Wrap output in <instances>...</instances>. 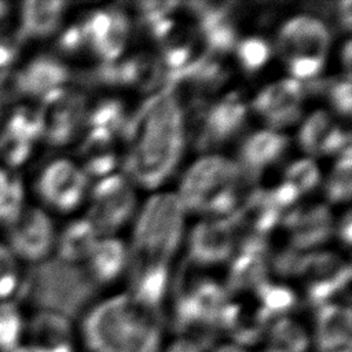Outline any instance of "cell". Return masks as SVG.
<instances>
[{
    "label": "cell",
    "mask_w": 352,
    "mask_h": 352,
    "mask_svg": "<svg viewBox=\"0 0 352 352\" xmlns=\"http://www.w3.org/2000/svg\"><path fill=\"white\" fill-rule=\"evenodd\" d=\"M126 114L124 104L117 99H103L87 114L85 125L89 129L104 131L110 135H116L122 131L126 124Z\"/></svg>",
    "instance_id": "obj_33"
},
{
    "label": "cell",
    "mask_w": 352,
    "mask_h": 352,
    "mask_svg": "<svg viewBox=\"0 0 352 352\" xmlns=\"http://www.w3.org/2000/svg\"><path fill=\"white\" fill-rule=\"evenodd\" d=\"M135 191L121 175H109L92 190L88 221L98 235H107L120 228L135 209Z\"/></svg>",
    "instance_id": "obj_8"
},
{
    "label": "cell",
    "mask_w": 352,
    "mask_h": 352,
    "mask_svg": "<svg viewBox=\"0 0 352 352\" xmlns=\"http://www.w3.org/2000/svg\"><path fill=\"white\" fill-rule=\"evenodd\" d=\"M298 142L312 155L341 154L351 147V135L338 126L324 110L314 111L301 125Z\"/></svg>",
    "instance_id": "obj_21"
},
{
    "label": "cell",
    "mask_w": 352,
    "mask_h": 352,
    "mask_svg": "<svg viewBox=\"0 0 352 352\" xmlns=\"http://www.w3.org/2000/svg\"><path fill=\"white\" fill-rule=\"evenodd\" d=\"M113 135L89 129L80 146V158L85 176L104 177L109 176L117 164Z\"/></svg>",
    "instance_id": "obj_26"
},
{
    "label": "cell",
    "mask_w": 352,
    "mask_h": 352,
    "mask_svg": "<svg viewBox=\"0 0 352 352\" xmlns=\"http://www.w3.org/2000/svg\"><path fill=\"white\" fill-rule=\"evenodd\" d=\"M268 195L271 201L275 204V206L283 212L285 209H289L294 202H297L298 197L301 195L293 186L283 182L271 191H268Z\"/></svg>",
    "instance_id": "obj_41"
},
{
    "label": "cell",
    "mask_w": 352,
    "mask_h": 352,
    "mask_svg": "<svg viewBox=\"0 0 352 352\" xmlns=\"http://www.w3.org/2000/svg\"><path fill=\"white\" fill-rule=\"evenodd\" d=\"M236 56L245 70L256 72L268 62L271 47L261 37H248L236 43Z\"/></svg>",
    "instance_id": "obj_35"
},
{
    "label": "cell",
    "mask_w": 352,
    "mask_h": 352,
    "mask_svg": "<svg viewBox=\"0 0 352 352\" xmlns=\"http://www.w3.org/2000/svg\"><path fill=\"white\" fill-rule=\"evenodd\" d=\"M26 318L18 301L0 302V352H21Z\"/></svg>",
    "instance_id": "obj_28"
},
{
    "label": "cell",
    "mask_w": 352,
    "mask_h": 352,
    "mask_svg": "<svg viewBox=\"0 0 352 352\" xmlns=\"http://www.w3.org/2000/svg\"><path fill=\"white\" fill-rule=\"evenodd\" d=\"M65 8L66 3L59 0H29L14 7L12 21L26 43L43 40L59 29Z\"/></svg>",
    "instance_id": "obj_18"
},
{
    "label": "cell",
    "mask_w": 352,
    "mask_h": 352,
    "mask_svg": "<svg viewBox=\"0 0 352 352\" xmlns=\"http://www.w3.org/2000/svg\"><path fill=\"white\" fill-rule=\"evenodd\" d=\"M25 267L0 239V302L18 301L26 280Z\"/></svg>",
    "instance_id": "obj_30"
},
{
    "label": "cell",
    "mask_w": 352,
    "mask_h": 352,
    "mask_svg": "<svg viewBox=\"0 0 352 352\" xmlns=\"http://www.w3.org/2000/svg\"><path fill=\"white\" fill-rule=\"evenodd\" d=\"M330 43L327 26L311 15H298L286 21L279 29L276 48L285 62L293 59H320Z\"/></svg>",
    "instance_id": "obj_11"
},
{
    "label": "cell",
    "mask_w": 352,
    "mask_h": 352,
    "mask_svg": "<svg viewBox=\"0 0 352 352\" xmlns=\"http://www.w3.org/2000/svg\"><path fill=\"white\" fill-rule=\"evenodd\" d=\"M19 76L26 100H41L65 87L70 77L67 66L54 55L38 54L19 65Z\"/></svg>",
    "instance_id": "obj_20"
},
{
    "label": "cell",
    "mask_w": 352,
    "mask_h": 352,
    "mask_svg": "<svg viewBox=\"0 0 352 352\" xmlns=\"http://www.w3.org/2000/svg\"><path fill=\"white\" fill-rule=\"evenodd\" d=\"M249 184L250 177L238 162L209 155L188 168L177 197L184 209L228 217L241 206Z\"/></svg>",
    "instance_id": "obj_3"
},
{
    "label": "cell",
    "mask_w": 352,
    "mask_h": 352,
    "mask_svg": "<svg viewBox=\"0 0 352 352\" xmlns=\"http://www.w3.org/2000/svg\"><path fill=\"white\" fill-rule=\"evenodd\" d=\"M254 289L260 302L258 309L264 320H268L274 316L276 318L278 315L289 311L296 302L294 293L283 285H274L264 280Z\"/></svg>",
    "instance_id": "obj_32"
},
{
    "label": "cell",
    "mask_w": 352,
    "mask_h": 352,
    "mask_svg": "<svg viewBox=\"0 0 352 352\" xmlns=\"http://www.w3.org/2000/svg\"><path fill=\"white\" fill-rule=\"evenodd\" d=\"M304 253L294 248L279 252L272 260L274 270L282 276H298L301 268V260Z\"/></svg>",
    "instance_id": "obj_39"
},
{
    "label": "cell",
    "mask_w": 352,
    "mask_h": 352,
    "mask_svg": "<svg viewBox=\"0 0 352 352\" xmlns=\"http://www.w3.org/2000/svg\"><path fill=\"white\" fill-rule=\"evenodd\" d=\"M298 276L307 279V297L318 307L349 285L351 268L330 252L304 253Z\"/></svg>",
    "instance_id": "obj_10"
},
{
    "label": "cell",
    "mask_w": 352,
    "mask_h": 352,
    "mask_svg": "<svg viewBox=\"0 0 352 352\" xmlns=\"http://www.w3.org/2000/svg\"><path fill=\"white\" fill-rule=\"evenodd\" d=\"M91 78L107 85H132L142 91L154 89L166 82L160 58L148 54H138L120 62H104L94 72Z\"/></svg>",
    "instance_id": "obj_14"
},
{
    "label": "cell",
    "mask_w": 352,
    "mask_h": 352,
    "mask_svg": "<svg viewBox=\"0 0 352 352\" xmlns=\"http://www.w3.org/2000/svg\"><path fill=\"white\" fill-rule=\"evenodd\" d=\"M210 352H249V351L238 342H228V344H221V345L216 346Z\"/></svg>",
    "instance_id": "obj_46"
},
{
    "label": "cell",
    "mask_w": 352,
    "mask_h": 352,
    "mask_svg": "<svg viewBox=\"0 0 352 352\" xmlns=\"http://www.w3.org/2000/svg\"><path fill=\"white\" fill-rule=\"evenodd\" d=\"M12 14H14V6L10 3L0 1V29L7 26L10 22H12Z\"/></svg>",
    "instance_id": "obj_45"
},
{
    "label": "cell",
    "mask_w": 352,
    "mask_h": 352,
    "mask_svg": "<svg viewBox=\"0 0 352 352\" xmlns=\"http://www.w3.org/2000/svg\"><path fill=\"white\" fill-rule=\"evenodd\" d=\"M309 345V333L294 319L278 318L270 331L268 352H304Z\"/></svg>",
    "instance_id": "obj_29"
},
{
    "label": "cell",
    "mask_w": 352,
    "mask_h": 352,
    "mask_svg": "<svg viewBox=\"0 0 352 352\" xmlns=\"http://www.w3.org/2000/svg\"><path fill=\"white\" fill-rule=\"evenodd\" d=\"M228 272V289L256 287L265 280L268 268V245L264 236L245 235L236 245Z\"/></svg>",
    "instance_id": "obj_17"
},
{
    "label": "cell",
    "mask_w": 352,
    "mask_h": 352,
    "mask_svg": "<svg viewBox=\"0 0 352 352\" xmlns=\"http://www.w3.org/2000/svg\"><path fill=\"white\" fill-rule=\"evenodd\" d=\"M87 261L91 278L96 283H106L116 279L128 264V252L122 241L107 236L96 242Z\"/></svg>",
    "instance_id": "obj_27"
},
{
    "label": "cell",
    "mask_w": 352,
    "mask_h": 352,
    "mask_svg": "<svg viewBox=\"0 0 352 352\" xmlns=\"http://www.w3.org/2000/svg\"><path fill=\"white\" fill-rule=\"evenodd\" d=\"M56 45L63 54H74L80 51L85 45V40H84V34L80 23L72 25L66 30H63L58 37Z\"/></svg>",
    "instance_id": "obj_40"
},
{
    "label": "cell",
    "mask_w": 352,
    "mask_h": 352,
    "mask_svg": "<svg viewBox=\"0 0 352 352\" xmlns=\"http://www.w3.org/2000/svg\"><path fill=\"white\" fill-rule=\"evenodd\" d=\"M85 45L104 62L117 60L122 54L128 33V16L116 8L91 11L80 23Z\"/></svg>",
    "instance_id": "obj_12"
},
{
    "label": "cell",
    "mask_w": 352,
    "mask_h": 352,
    "mask_svg": "<svg viewBox=\"0 0 352 352\" xmlns=\"http://www.w3.org/2000/svg\"><path fill=\"white\" fill-rule=\"evenodd\" d=\"M319 352H351V309L337 302L319 307L315 324Z\"/></svg>",
    "instance_id": "obj_22"
},
{
    "label": "cell",
    "mask_w": 352,
    "mask_h": 352,
    "mask_svg": "<svg viewBox=\"0 0 352 352\" xmlns=\"http://www.w3.org/2000/svg\"><path fill=\"white\" fill-rule=\"evenodd\" d=\"M26 204V188L19 173L0 165V228Z\"/></svg>",
    "instance_id": "obj_31"
},
{
    "label": "cell",
    "mask_w": 352,
    "mask_h": 352,
    "mask_svg": "<svg viewBox=\"0 0 352 352\" xmlns=\"http://www.w3.org/2000/svg\"><path fill=\"white\" fill-rule=\"evenodd\" d=\"M161 352H202V346L199 340L192 337L180 336L168 344H164Z\"/></svg>",
    "instance_id": "obj_42"
},
{
    "label": "cell",
    "mask_w": 352,
    "mask_h": 352,
    "mask_svg": "<svg viewBox=\"0 0 352 352\" xmlns=\"http://www.w3.org/2000/svg\"><path fill=\"white\" fill-rule=\"evenodd\" d=\"M342 55V60H344V67L348 70L349 73V67H351V41H345L344 44V50L341 52Z\"/></svg>",
    "instance_id": "obj_47"
},
{
    "label": "cell",
    "mask_w": 352,
    "mask_h": 352,
    "mask_svg": "<svg viewBox=\"0 0 352 352\" xmlns=\"http://www.w3.org/2000/svg\"><path fill=\"white\" fill-rule=\"evenodd\" d=\"M43 142L51 146L69 144L87 121V99L82 92L62 87L40 100Z\"/></svg>",
    "instance_id": "obj_7"
},
{
    "label": "cell",
    "mask_w": 352,
    "mask_h": 352,
    "mask_svg": "<svg viewBox=\"0 0 352 352\" xmlns=\"http://www.w3.org/2000/svg\"><path fill=\"white\" fill-rule=\"evenodd\" d=\"M351 234H352V217H351V213L346 212L338 226V235L346 246L351 245Z\"/></svg>",
    "instance_id": "obj_44"
},
{
    "label": "cell",
    "mask_w": 352,
    "mask_h": 352,
    "mask_svg": "<svg viewBox=\"0 0 352 352\" xmlns=\"http://www.w3.org/2000/svg\"><path fill=\"white\" fill-rule=\"evenodd\" d=\"M168 282V261L131 265V293L140 305L161 314Z\"/></svg>",
    "instance_id": "obj_24"
},
{
    "label": "cell",
    "mask_w": 352,
    "mask_h": 352,
    "mask_svg": "<svg viewBox=\"0 0 352 352\" xmlns=\"http://www.w3.org/2000/svg\"><path fill=\"white\" fill-rule=\"evenodd\" d=\"M280 221L290 234L292 248L301 252L323 243L333 231V217L324 205L293 208Z\"/></svg>",
    "instance_id": "obj_19"
},
{
    "label": "cell",
    "mask_w": 352,
    "mask_h": 352,
    "mask_svg": "<svg viewBox=\"0 0 352 352\" xmlns=\"http://www.w3.org/2000/svg\"><path fill=\"white\" fill-rule=\"evenodd\" d=\"M0 230V239L25 265H43L54 253L55 226L38 205L26 204Z\"/></svg>",
    "instance_id": "obj_5"
},
{
    "label": "cell",
    "mask_w": 352,
    "mask_h": 352,
    "mask_svg": "<svg viewBox=\"0 0 352 352\" xmlns=\"http://www.w3.org/2000/svg\"><path fill=\"white\" fill-rule=\"evenodd\" d=\"M337 15H338L340 23L346 30H349L351 23H352V11H351V1L349 0H344V1L337 3Z\"/></svg>",
    "instance_id": "obj_43"
},
{
    "label": "cell",
    "mask_w": 352,
    "mask_h": 352,
    "mask_svg": "<svg viewBox=\"0 0 352 352\" xmlns=\"http://www.w3.org/2000/svg\"><path fill=\"white\" fill-rule=\"evenodd\" d=\"M305 85L294 78H282L264 87L253 99V110L272 128L293 124L301 113Z\"/></svg>",
    "instance_id": "obj_13"
},
{
    "label": "cell",
    "mask_w": 352,
    "mask_h": 352,
    "mask_svg": "<svg viewBox=\"0 0 352 352\" xmlns=\"http://www.w3.org/2000/svg\"><path fill=\"white\" fill-rule=\"evenodd\" d=\"M352 190V154L351 147L338 154V160L333 166L326 184L324 192L331 202H344L351 198Z\"/></svg>",
    "instance_id": "obj_34"
},
{
    "label": "cell",
    "mask_w": 352,
    "mask_h": 352,
    "mask_svg": "<svg viewBox=\"0 0 352 352\" xmlns=\"http://www.w3.org/2000/svg\"><path fill=\"white\" fill-rule=\"evenodd\" d=\"M246 117V106L238 94H228L208 110H201L197 146L208 148L236 133Z\"/></svg>",
    "instance_id": "obj_15"
},
{
    "label": "cell",
    "mask_w": 352,
    "mask_h": 352,
    "mask_svg": "<svg viewBox=\"0 0 352 352\" xmlns=\"http://www.w3.org/2000/svg\"><path fill=\"white\" fill-rule=\"evenodd\" d=\"M235 228L227 217L201 221L188 238L190 258L202 265L226 261L235 252Z\"/></svg>",
    "instance_id": "obj_16"
},
{
    "label": "cell",
    "mask_w": 352,
    "mask_h": 352,
    "mask_svg": "<svg viewBox=\"0 0 352 352\" xmlns=\"http://www.w3.org/2000/svg\"><path fill=\"white\" fill-rule=\"evenodd\" d=\"M128 151L124 160L129 177L144 187H155L175 169L184 144V111L165 87L126 121Z\"/></svg>",
    "instance_id": "obj_1"
},
{
    "label": "cell",
    "mask_w": 352,
    "mask_h": 352,
    "mask_svg": "<svg viewBox=\"0 0 352 352\" xmlns=\"http://www.w3.org/2000/svg\"><path fill=\"white\" fill-rule=\"evenodd\" d=\"M26 44L18 33L14 21L0 29V72L22 63V54Z\"/></svg>",
    "instance_id": "obj_36"
},
{
    "label": "cell",
    "mask_w": 352,
    "mask_h": 352,
    "mask_svg": "<svg viewBox=\"0 0 352 352\" xmlns=\"http://www.w3.org/2000/svg\"><path fill=\"white\" fill-rule=\"evenodd\" d=\"M351 77L346 74L344 78L336 80L329 84L327 94L331 106L341 116H349L352 107V96H351Z\"/></svg>",
    "instance_id": "obj_38"
},
{
    "label": "cell",
    "mask_w": 352,
    "mask_h": 352,
    "mask_svg": "<svg viewBox=\"0 0 352 352\" xmlns=\"http://www.w3.org/2000/svg\"><path fill=\"white\" fill-rule=\"evenodd\" d=\"M21 352H77L70 318L45 307L28 315Z\"/></svg>",
    "instance_id": "obj_9"
},
{
    "label": "cell",
    "mask_w": 352,
    "mask_h": 352,
    "mask_svg": "<svg viewBox=\"0 0 352 352\" xmlns=\"http://www.w3.org/2000/svg\"><path fill=\"white\" fill-rule=\"evenodd\" d=\"M319 169L311 158H302L290 164L285 172V180L300 194L314 190L319 183Z\"/></svg>",
    "instance_id": "obj_37"
},
{
    "label": "cell",
    "mask_w": 352,
    "mask_h": 352,
    "mask_svg": "<svg viewBox=\"0 0 352 352\" xmlns=\"http://www.w3.org/2000/svg\"><path fill=\"white\" fill-rule=\"evenodd\" d=\"M87 176L80 166L67 158H55L38 170L33 182V191L40 208L60 213L72 212L84 198Z\"/></svg>",
    "instance_id": "obj_6"
},
{
    "label": "cell",
    "mask_w": 352,
    "mask_h": 352,
    "mask_svg": "<svg viewBox=\"0 0 352 352\" xmlns=\"http://www.w3.org/2000/svg\"><path fill=\"white\" fill-rule=\"evenodd\" d=\"M78 338L85 352H161V314L118 294L84 315Z\"/></svg>",
    "instance_id": "obj_2"
},
{
    "label": "cell",
    "mask_w": 352,
    "mask_h": 352,
    "mask_svg": "<svg viewBox=\"0 0 352 352\" xmlns=\"http://www.w3.org/2000/svg\"><path fill=\"white\" fill-rule=\"evenodd\" d=\"M287 138L276 131H258L242 143L239 151V166L252 179L268 165L275 162L286 150Z\"/></svg>",
    "instance_id": "obj_23"
},
{
    "label": "cell",
    "mask_w": 352,
    "mask_h": 352,
    "mask_svg": "<svg viewBox=\"0 0 352 352\" xmlns=\"http://www.w3.org/2000/svg\"><path fill=\"white\" fill-rule=\"evenodd\" d=\"M4 114H6V109L0 103V126H1V122H3V118H4Z\"/></svg>",
    "instance_id": "obj_48"
},
{
    "label": "cell",
    "mask_w": 352,
    "mask_h": 352,
    "mask_svg": "<svg viewBox=\"0 0 352 352\" xmlns=\"http://www.w3.org/2000/svg\"><path fill=\"white\" fill-rule=\"evenodd\" d=\"M184 206L177 194L153 195L142 209L133 232L129 265L168 261L177 248L184 219Z\"/></svg>",
    "instance_id": "obj_4"
},
{
    "label": "cell",
    "mask_w": 352,
    "mask_h": 352,
    "mask_svg": "<svg viewBox=\"0 0 352 352\" xmlns=\"http://www.w3.org/2000/svg\"><path fill=\"white\" fill-rule=\"evenodd\" d=\"M98 232L88 219L73 220L63 230L56 234L54 252L56 260L80 265L81 261H85L91 252L94 250L98 239Z\"/></svg>",
    "instance_id": "obj_25"
}]
</instances>
